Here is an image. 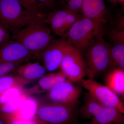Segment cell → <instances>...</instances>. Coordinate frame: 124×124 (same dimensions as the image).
Returning a JSON list of instances; mask_svg holds the SVG:
<instances>
[{
    "label": "cell",
    "mask_w": 124,
    "mask_h": 124,
    "mask_svg": "<svg viewBox=\"0 0 124 124\" xmlns=\"http://www.w3.org/2000/svg\"><path fill=\"white\" fill-rule=\"evenodd\" d=\"M36 58L35 54L13 39L0 46V63L15 62L23 63Z\"/></svg>",
    "instance_id": "11"
},
{
    "label": "cell",
    "mask_w": 124,
    "mask_h": 124,
    "mask_svg": "<svg viewBox=\"0 0 124 124\" xmlns=\"http://www.w3.org/2000/svg\"><path fill=\"white\" fill-rule=\"evenodd\" d=\"M0 124H9V122L0 113Z\"/></svg>",
    "instance_id": "27"
},
{
    "label": "cell",
    "mask_w": 124,
    "mask_h": 124,
    "mask_svg": "<svg viewBox=\"0 0 124 124\" xmlns=\"http://www.w3.org/2000/svg\"><path fill=\"white\" fill-rule=\"evenodd\" d=\"M18 86L14 87L0 94V106L21 95Z\"/></svg>",
    "instance_id": "22"
},
{
    "label": "cell",
    "mask_w": 124,
    "mask_h": 124,
    "mask_svg": "<svg viewBox=\"0 0 124 124\" xmlns=\"http://www.w3.org/2000/svg\"><path fill=\"white\" fill-rule=\"evenodd\" d=\"M23 63L20 62H8L0 63V77L14 72Z\"/></svg>",
    "instance_id": "23"
},
{
    "label": "cell",
    "mask_w": 124,
    "mask_h": 124,
    "mask_svg": "<svg viewBox=\"0 0 124 124\" xmlns=\"http://www.w3.org/2000/svg\"><path fill=\"white\" fill-rule=\"evenodd\" d=\"M59 68L67 79L71 82H80L86 75L85 63L82 54L69 44L65 49Z\"/></svg>",
    "instance_id": "7"
},
{
    "label": "cell",
    "mask_w": 124,
    "mask_h": 124,
    "mask_svg": "<svg viewBox=\"0 0 124 124\" xmlns=\"http://www.w3.org/2000/svg\"><path fill=\"white\" fill-rule=\"evenodd\" d=\"M80 82L82 87L100 103L105 106L115 108L124 114V103L119 96L106 85L89 78L83 79Z\"/></svg>",
    "instance_id": "8"
},
{
    "label": "cell",
    "mask_w": 124,
    "mask_h": 124,
    "mask_svg": "<svg viewBox=\"0 0 124 124\" xmlns=\"http://www.w3.org/2000/svg\"><path fill=\"white\" fill-rule=\"evenodd\" d=\"M45 19L36 20L12 33L13 39L35 54L37 58L39 54L54 39L51 29L46 25Z\"/></svg>",
    "instance_id": "2"
},
{
    "label": "cell",
    "mask_w": 124,
    "mask_h": 124,
    "mask_svg": "<svg viewBox=\"0 0 124 124\" xmlns=\"http://www.w3.org/2000/svg\"><path fill=\"white\" fill-rule=\"evenodd\" d=\"M30 82L16 75H7L0 77V94L10 89L20 86Z\"/></svg>",
    "instance_id": "17"
},
{
    "label": "cell",
    "mask_w": 124,
    "mask_h": 124,
    "mask_svg": "<svg viewBox=\"0 0 124 124\" xmlns=\"http://www.w3.org/2000/svg\"><path fill=\"white\" fill-rule=\"evenodd\" d=\"M46 15L27 11L19 0H0V23L12 33Z\"/></svg>",
    "instance_id": "3"
},
{
    "label": "cell",
    "mask_w": 124,
    "mask_h": 124,
    "mask_svg": "<svg viewBox=\"0 0 124 124\" xmlns=\"http://www.w3.org/2000/svg\"><path fill=\"white\" fill-rule=\"evenodd\" d=\"M110 55L113 68L124 69V43L113 44Z\"/></svg>",
    "instance_id": "18"
},
{
    "label": "cell",
    "mask_w": 124,
    "mask_h": 124,
    "mask_svg": "<svg viewBox=\"0 0 124 124\" xmlns=\"http://www.w3.org/2000/svg\"><path fill=\"white\" fill-rule=\"evenodd\" d=\"M77 104L50 101L38 106L33 117L37 124H77Z\"/></svg>",
    "instance_id": "5"
},
{
    "label": "cell",
    "mask_w": 124,
    "mask_h": 124,
    "mask_svg": "<svg viewBox=\"0 0 124 124\" xmlns=\"http://www.w3.org/2000/svg\"><path fill=\"white\" fill-rule=\"evenodd\" d=\"M26 98L24 95H20L2 104L0 106V113L8 114L11 111L17 109Z\"/></svg>",
    "instance_id": "20"
},
{
    "label": "cell",
    "mask_w": 124,
    "mask_h": 124,
    "mask_svg": "<svg viewBox=\"0 0 124 124\" xmlns=\"http://www.w3.org/2000/svg\"><path fill=\"white\" fill-rule=\"evenodd\" d=\"M46 70L39 62L22 64L14 72L15 75L23 79L31 82L39 79L45 75Z\"/></svg>",
    "instance_id": "13"
},
{
    "label": "cell",
    "mask_w": 124,
    "mask_h": 124,
    "mask_svg": "<svg viewBox=\"0 0 124 124\" xmlns=\"http://www.w3.org/2000/svg\"><path fill=\"white\" fill-rule=\"evenodd\" d=\"M82 16L105 24L111 20L110 14L103 0H82Z\"/></svg>",
    "instance_id": "12"
},
{
    "label": "cell",
    "mask_w": 124,
    "mask_h": 124,
    "mask_svg": "<svg viewBox=\"0 0 124 124\" xmlns=\"http://www.w3.org/2000/svg\"><path fill=\"white\" fill-rule=\"evenodd\" d=\"M58 2L67 10L77 13H81L82 0H58Z\"/></svg>",
    "instance_id": "21"
},
{
    "label": "cell",
    "mask_w": 124,
    "mask_h": 124,
    "mask_svg": "<svg viewBox=\"0 0 124 124\" xmlns=\"http://www.w3.org/2000/svg\"><path fill=\"white\" fill-rule=\"evenodd\" d=\"M68 12L64 9L51 11L46 14L45 19V22L49 25L51 31L60 37Z\"/></svg>",
    "instance_id": "15"
},
{
    "label": "cell",
    "mask_w": 124,
    "mask_h": 124,
    "mask_svg": "<svg viewBox=\"0 0 124 124\" xmlns=\"http://www.w3.org/2000/svg\"><path fill=\"white\" fill-rule=\"evenodd\" d=\"M107 0L113 4H116L117 1V0Z\"/></svg>",
    "instance_id": "28"
},
{
    "label": "cell",
    "mask_w": 124,
    "mask_h": 124,
    "mask_svg": "<svg viewBox=\"0 0 124 124\" xmlns=\"http://www.w3.org/2000/svg\"><path fill=\"white\" fill-rule=\"evenodd\" d=\"M10 39V37L2 35L1 33H0V46L4 44L9 40Z\"/></svg>",
    "instance_id": "26"
},
{
    "label": "cell",
    "mask_w": 124,
    "mask_h": 124,
    "mask_svg": "<svg viewBox=\"0 0 124 124\" xmlns=\"http://www.w3.org/2000/svg\"><path fill=\"white\" fill-rule=\"evenodd\" d=\"M67 80L63 73L59 71L45 75L40 78L38 85L43 91H49L57 84Z\"/></svg>",
    "instance_id": "16"
},
{
    "label": "cell",
    "mask_w": 124,
    "mask_h": 124,
    "mask_svg": "<svg viewBox=\"0 0 124 124\" xmlns=\"http://www.w3.org/2000/svg\"><path fill=\"white\" fill-rule=\"evenodd\" d=\"M84 99L80 110L83 118L90 120L94 124H124L123 113L118 110L102 105L88 92Z\"/></svg>",
    "instance_id": "6"
},
{
    "label": "cell",
    "mask_w": 124,
    "mask_h": 124,
    "mask_svg": "<svg viewBox=\"0 0 124 124\" xmlns=\"http://www.w3.org/2000/svg\"><path fill=\"white\" fill-rule=\"evenodd\" d=\"M38 9L40 13L46 14L45 12L53 9L58 0H38Z\"/></svg>",
    "instance_id": "24"
},
{
    "label": "cell",
    "mask_w": 124,
    "mask_h": 124,
    "mask_svg": "<svg viewBox=\"0 0 124 124\" xmlns=\"http://www.w3.org/2000/svg\"></svg>",
    "instance_id": "31"
},
{
    "label": "cell",
    "mask_w": 124,
    "mask_h": 124,
    "mask_svg": "<svg viewBox=\"0 0 124 124\" xmlns=\"http://www.w3.org/2000/svg\"><path fill=\"white\" fill-rule=\"evenodd\" d=\"M68 11L66 17L61 31L60 36L61 38H65L68 31L81 16L80 14Z\"/></svg>",
    "instance_id": "19"
},
{
    "label": "cell",
    "mask_w": 124,
    "mask_h": 124,
    "mask_svg": "<svg viewBox=\"0 0 124 124\" xmlns=\"http://www.w3.org/2000/svg\"><path fill=\"white\" fill-rule=\"evenodd\" d=\"M106 85L118 96L124 94V69L114 68L107 73Z\"/></svg>",
    "instance_id": "14"
},
{
    "label": "cell",
    "mask_w": 124,
    "mask_h": 124,
    "mask_svg": "<svg viewBox=\"0 0 124 124\" xmlns=\"http://www.w3.org/2000/svg\"><path fill=\"white\" fill-rule=\"evenodd\" d=\"M74 83L67 80L57 84L48 91V99L50 101L64 105L77 104L82 91Z\"/></svg>",
    "instance_id": "9"
},
{
    "label": "cell",
    "mask_w": 124,
    "mask_h": 124,
    "mask_svg": "<svg viewBox=\"0 0 124 124\" xmlns=\"http://www.w3.org/2000/svg\"><path fill=\"white\" fill-rule=\"evenodd\" d=\"M117 0L119 1L122 2H124V0Z\"/></svg>",
    "instance_id": "29"
},
{
    "label": "cell",
    "mask_w": 124,
    "mask_h": 124,
    "mask_svg": "<svg viewBox=\"0 0 124 124\" xmlns=\"http://www.w3.org/2000/svg\"><path fill=\"white\" fill-rule=\"evenodd\" d=\"M106 33L104 24L81 16L68 31L65 39L68 44L82 54Z\"/></svg>",
    "instance_id": "1"
},
{
    "label": "cell",
    "mask_w": 124,
    "mask_h": 124,
    "mask_svg": "<svg viewBox=\"0 0 124 124\" xmlns=\"http://www.w3.org/2000/svg\"><path fill=\"white\" fill-rule=\"evenodd\" d=\"M65 38L53 39L38 55L46 70L53 71L60 67L67 46Z\"/></svg>",
    "instance_id": "10"
},
{
    "label": "cell",
    "mask_w": 124,
    "mask_h": 124,
    "mask_svg": "<svg viewBox=\"0 0 124 124\" xmlns=\"http://www.w3.org/2000/svg\"><path fill=\"white\" fill-rule=\"evenodd\" d=\"M93 124V123H91V122H89V123H87V124Z\"/></svg>",
    "instance_id": "30"
},
{
    "label": "cell",
    "mask_w": 124,
    "mask_h": 124,
    "mask_svg": "<svg viewBox=\"0 0 124 124\" xmlns=\"http://www.w3.org/2000/svg\"><path fill=\"white\" fill-rule=\"evenodd\" d=\"M27 11L31 13H41L38 10V0H19Z\"/></svg>",
    "instance_id": "25"
},
{
    "label": "cell",
    "mask_w": 124,
    "mask_h": 124,
    "mask_svg": "<svg viewBox=\"0 0 124 124\" xmlns=\"http://www.w3.org/2000/svg\"><path fill=\"white\" fill-rule=\"evenodd\" d=\"M86 75L94 79L114 69L110 55V47L103 37L97 39L85 52Z\"/></svg>",
    "instance_id": "4"
}]
</instances>
